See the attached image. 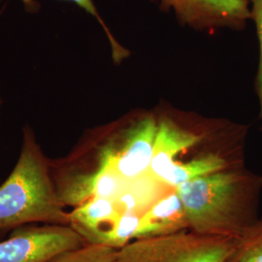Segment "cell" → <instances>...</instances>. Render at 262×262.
I'll use <instances>...</instances> for the list:
<instances>
[{
	"label": "cell",
	"mask_w": 262,
	"mask_h": 262,
	"mask_svg": "<svg viewBox=\"0 0 262 262\" xmlns=\"http://www.w3.org/2000/svg\"><path fill=\"white\" fill-rule=\"evenodd\" d=\"M159 124L147 118L126 133L120 146L113 142L102 147L97 159L111 164L126 183L142 177L150 171Z\"/></svg>",
	"instance_id": "8992f818"
},
{
	"label": "cell",
	"mask_w": 262,
	"mask_h": 262,
	"mask_svg": "<svg viewBox=\"0 0 262 262\" xmlns=\"http://www.w3.org/2000/svg\"><path fill=\"white\" fill-rule=\"evenodd\" d=\"M122 215L116 200L93 198L69 213V225L86 244L111 247L114 231Z\"/></svg>",
	"instance_id": "52a82bcc"
},
{
	"label": "cell",
	"mask_w": 262,
	"mask_h": 262,
	"mask_svg": "<svg viewBox=\"0 0 262 262\" xmlns=\"http://www.w3.org/2000/svg\"><path fill=\"white\" fill-rule=\"evenodd\" d=\"M0 105H1V98H0Z\"/></svg>",
	"instance_id": "9a60e30c"
},
{
	"label": "cell",
	"mask_w": 262,
	"mask_h": 262,
	"mask_svg": "<svg viewBox=\"0 0 262 262\" xmlns=\"http://www.w3.org/2000/svg\"><path fill=\"white\" fill-rule=\"evenodd\" d=\"M60 201L52 174L31 128L24 129L17 164L0 186V228L31 223L69 225V213Z\"/></svg>",
	"instance_id": "7a4b0ae2"
},
{
	"label": "cell",
	"mask_w": 262,
	"mask_h": 262,
	"mask_svg": "<svg viewBox=\"0 0 262 262\" xmlns=\"http://www.w3.org/2000/svg\"><path fill=\"white\" fill-rule=\"evenodd\" d=\"M20 1L30 11L35 6V1L34 0H20ZM66 1H71V2L75 3L79 7L84 9L86 13H89L90 15H92L93 17H94L95 19L98 20V23L103 28L104 31H105L107 37H108L109 41H110V46H111V50H112L113 59L115 60V62L119 63V62L122 61V59H124L126 56H128V51H126L124 48L121 46V44L113 36L110 29L107 28V26L105 25L103 19L100 17L98 11H97L95 5H94V0H66Z\"/></svg>",
	"instance_id": "4fadbf2b"
},
{
	"label": "cell",
	"mask_w": 262,
	"mask_h": 262,
	"mask_svg": "<svg viewBox=\"0 0 262 262\" xmlns=\"http://www.w3.org/2000/svg\"><path fill=\"white\" fill-rule=\"evenodd\" d=\"M187 230H190L187 213L174 188L141 215L136 239L166 236Z\"/></svg>",
	"instance_id": "ba28073f"
},
{
	"label": "cell",
	"mask_w": 262,
	"mask_h": 262,
	"mask_svg": "<svg viewBox=\"0 0 262 262\" xmlns=\"http://www.w3.org/2000/svg\"><path fill=\"white\" fill-rule=\"evenodd\" d=\"M86 242L70 225H46L20 228L0 242V262H45Z\"/></svg>",
	"instance_id": "277c9868"
},
{
	"label": "cell",
	"mask_w": 262,
	"mask_h": 262,
	"mask_svg": "<svg viewBox=\"0 0 262 262\" xmlns=\"http://www.w3.org/2000/svg\"><path fill=\"white\" fill-rule=\"evenodd\" d=\"M225 262H262V217L236 238L234 249Z\"/></svg>",
	"instance_id": "8fae6325"
},
{
	"label": "cell",
	"mask_w": 262,
	"mask_h": 262,
	"mask_svg": "<svg viewBox=\"0 0 262 262\" xmlns=\"http://www.w3.org/2000/svg\"><path fill=\"white\" fill-rule=\"evenodd\" d=\"M116 253V249L108 246L86 244L58 253L45 262H111Z\"/></svg>",
	"instance_id": "7c38bea8"
},
{
	"label": "cell",
	"mask_w": 262,
	"mask_h": 262,
	"mask_svg": "<svg viewBox=\"0 0 262 262\" xmlns=\"http://www.w3.org/2000/svg\"><path fill=\"white\" fill-rule=\"evenodd\" d=\"M198 234L237 238L258 220L262 177L243 167L217 171L175 188Z\"/></svg>",
	"instance_id": "6da1fadb"
},
{
	"label": "cell",
	"mask_w": 262,
	"mask_h": 262,
	"mask_svg": "<svg viewBox=\"0 0 262 262\" xmlns=\"http://www.w3.org/2000/svg\"><path fill=\"white\" fill-rule=\"evenodd\" d=\"M172 10L183 26L213 32L222 28L242 30L251 19L249 0H159Z\"/></svg>",
	"instance_id": "5b68a950"
},
{
	"label": "cell",
	"mask_w": 262,
	"mask_h": 262,
	"mask_svg": "<svg viewBox=\"0 0 262 262\" xmlns=\"http://www.w3.org/2000/svg\"><path fill=\"white\" fill-rule=\"evenodd\" d=\"M235 241L191 230L139 238L117 250L111 262H225Z\"/></svg>",
	"instance_id": "3957f363"
},
{
	"label": "cell",
	"mask_w": 262,
	"mask_h": 262,
	"mask_svg": "<svg viewBox=\"0 0 262 262\" xmlns=\"http://www.w3.org/2000/svg\"><path fill=\"white\" fill-rule=\"evenodd\" d=\"M238 167H243V165L229 162L217 154H207L187 162H175L160 179V182L171 188H176L193 179L225 169Z\"/></svg>",
	"instance_id": "30bf717a"
},
{
	"label": "cell",
	"mask_w": 262,
	"mask_h": 262,
	"mask_svg": "<svg viewBox=\"0 0 262 262\" xmlns=\"http://www.w3.org/2000/svg\"><path fill=\"white\" fill-rule=\"evenodd\" d=\"M251 7V19L254 23L256 35L258 39L259 46V57H258V67L255 77V93L259 104V119L261 122L260 129L262 131V0H252L250 2Z\"/></svg>",
	"instance_id": "5bb4252c"
},
{
	"label": "cell",
	"mask_w": 262,
	"mask_h": 262,
	"mask_svg": "<svg viewBox=\"0 0 262 262\" xmlns=\"http://www.w3.org/2000/svg\"><path fill=\"white\" fill-rule=\"evenodd\" d=\"M200 141L199 135L184 130L173 122H160L149 172L160 181L167 170L177 162L179 155L193 148Z\"/></svg>",
	"instance_id": "9c48e42d"
}]
</instances>
